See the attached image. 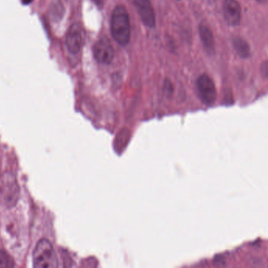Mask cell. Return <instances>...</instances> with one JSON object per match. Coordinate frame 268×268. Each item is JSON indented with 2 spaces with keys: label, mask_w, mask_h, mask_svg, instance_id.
Returning a JSON list of instances; mask_svg holds the SVG:
<instances>
[{
  "label": "cell",
  "mask_w": 268,
  "mask_h": 268,
  "mask_svg": "<svg viewBox=\"0 0 268 268\" xmlns=\"http://www.w3.org/2000/svg\"><path fill=\"white\" fill-rule=\"evenodd\" d=\"M31 1H32V0H23V3H24V4H30Z\"/></svg>",
  "instance_id": "cell-16"
},
{
  "label": "cell",
  "mask_w": 268,
  "mask_h": 268,
  "mask_svg": "<svg viewBox=\"0 0 268 268\" xmlns=\"http://www.w3.org/2000/svg\"><path fill=\"white\" fill-rule=\"evenodd\" d=\"M255 1L260 4H266L268 0H255Z\"/></svg>",
  "instance_id": "cell-15"
},
{
  "label": "cell",
  "mask_w": 268,
  "mask_h": 268,
  "mask_svg": "<svg viewBox=\"0 0 268 268\" xmlns=\"http://www.w3.org/2000/svg\"><path fill=\"white\" fill-rule=\"evenodd\" d=\"M223 17L230 26H237L242 19V7L237 0H225L223 5Z\"/></svg>",
  "instance_id": "cell-7"
},
{
  "label": "cell",
  "mask_w": 268,
  "mask_h": 268,
  "mask_svg": "<svg viewBox=\"0 0 268 268\" xmlns=\"http://www.w3.org/2000/svg\"><path fill=\"white\" fill-rule=\"evenodd\" d=\"M131 139V132L128 129H122L121 131L117 135L115 140V149L119 153L124 150L128 144L129 140Z\"/></svg>",
  "instance_id": "cell-10"
},
{
  "label": "cell",
  "mask_w": 268,
  "mask_h": 268,
  "mask_svg": "<svg viewBox=\"0 0 268 268\" xmlns=\"http://www.w3.org/2000/svg\"><path fill=\"white\" fill-rule=\"evenodd\" d=\"M198 31L205 51L209 55H213L216 52V43L213 31L206 24H200Z\"/></svg>",
  "instance_id": "cell-8"
},
{
  "label": "cell",
  "mask_w": 268,
  "mask_h": 268,
  "mask_svg": "<svg viewBox=\"0 0 268 268\" xmlns=\"http://www.w3.org/2000/svg\"><path fill=\"white\" fill-rule=\"evenodd\" d=\"M164 92L166 95L170 96L173 93V85L169 79H166L164 84Z\"/></svg>",
  "instance_id": "cell-12"
},
{
  "label": "cell",
  "mask_w": 268,
  "mask_h": 268,
  "mask_svg": "<svg viewBox=\"0 0 268 268\" xmlns=\"http://www.w3.org/2000/svg\"><path fill=\"white\" fill-rule=\"evenodd\" d=\"M93 55L97 62L103 64H111L114 59V48L110 40L107 37H102L93 47Z\"/></svg>",
  "instance_id": "cell-4"
},
{
  "label": "cell",
  "mask_w": 268,
  "mask_h": 268,
  "mask_svg": "<svg viewBox=\"0 0 268 268\" xmlns=\"http://www.w3.org/2000/svg\"><path fill=\"white\" fill-rule=\"evenodd\" d=\"M133 4L145 26L154 28L156 25L155 11L150 0H133Z\"/></svg>",
  "instance_id": "cell-5"
},
{
  "label": "cell",
  "mask_w": 268,
  "mask_h": 268,
  "mask_svg": "<svg viewBox=\"0 0 268 268\" xmlns=\"http://www.w3.org/2000/svg\"><path fill=\"white\" fill-rule=\"evenodd\" d=\"M197 94L200 101L207 106H213L217 97L216 85L207 74H202L196 82Z\"/></svg>",
  "instance_id": "cell-3"
},
{
  "label": "cell",
  "mask_w": 268,
  "mask_h": 268,
  "mask_svg": "<svg viewBox=\"0 0 268 268\" xmlns=\"http://www.w3.org/2000/svg\"><path fill=\"white\" fill-rule=\"evenodd\" d=\"M232 44L234 51L240 58L247 59L251 56L250 46L245 39L240 37H233Z\"/></svg>",
  "instance_id": "cell-9"
},
{
  "label": "cell",
  "mask_w": 268,
  "mask_h": 268,
  "mask_svg": "<svg viewBox=\"0 0 268 268\" xmlns=\"http://www.w3.org/2000/svg\"><path fill=\"white\" fill-rule=\"evenodd\" d=\"M12 259L4 251H0V267H12L14 266Z\"/></svg>",
  "instance_id": "cell-11"
},
{
  "label": "cell",
  "mask_w": 268,
  "mask_h": 268,
  "mask_svg": "<svg viewBox=\"0 0 268 268\" xmlns=\"http://www.w3.org/2000/svg\"><path fill=\"white\" fill-rule=\"evenodd\" d=\"M83 44L82 28L79 23H73L67 31L65 37V46L70 54L80 53Z\"/></svg>",
  "instance_id": "cell-6"
},
{
  "label": "cell",
  "mask_w": 268,
  "mask_h": 268,
  "mask_svg": "<svg viewBox=\"0 0 268 268\" xmlns=\"http://www.w3.org/2000/svg\"><path fill=\"white\" fill-rule=\"evenodd\" d=\"M260 73H261L262 77L264 78H267L268 76V63L267 61H264L261 64L260 66Z\"/></svg>",
  "instance_id": "cell-13"
},
{
  "label": "cell",
  "mask_w": 268,
  "mask_h": 268,
  "mask_svg": "<svg viewBox=\"0 0 268 268\" xmlns=\"http://www.w3.org/2000/svg\"><path fill=\"white\" fill-rule=\"evenodd\" d=\"M93 2L97 6V7H103L105 0H92Z\"/></svg>",
  "instance_id": "cell-14"
},
{
  "label": "cell",
  "mask_w": 268,
  "mask_h": 268,
  "mask_svg": "<svg viewBox=\"0 0 268 268\" xmlns=\"http://www.w3.org/2000/svg\"><path fill=\"white\" fill-rule=\"evenodd\" d=\"M34 266L36 268H54L58 266V257L54 246L48 239L39 241L34 251Z\"/></svg>",
  "instance_id": "cell-2"
},
{
  "label": "cell",
  "mask_w": 268,
  "mask_h": 268,
  "mask_svg": "<svg viewBox=\"0 0 268 268\" xmlns=\"http://www.w3.org/2000/svg\"><path fill=\"white\" fill-rule=\"evenodd\" d=\"M112 37L120 46H127L131 38V24L126 7L118 5L114 8L110 18Z\"/></svg>",
  "instance_id": "cell-1"
}]
</instances>
